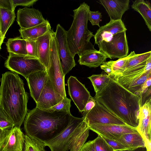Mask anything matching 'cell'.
<instances>
[{
    "instance_id": "34",
    "label": "cell",
    "mask_w": 151,
    "mask_h": 151,
    "mask_svg": "<svg viewBox=\"0 0 151 151\" xmlns=\"http://www.w3.org/2000/svg\"><path fill=\"white\" fill-rule=\"evenodd\" d=\"M14 126V125L0 108V128L9 129Z\"/></svg>"
},
{
    "instance_id": "41",
    "label": "cell",
    "mask_w": 151,
    "mask_h": 151,
    "mask_svg": "<svg viewBox=\"0 0 151 151\" xmlns=\"http://www.w3.org/2000/svg\"><path fill=\"white\" fill-rule=\"evenodd\" d=\"M80 151H95L93 140L84 143Z\"/></svg>"
},
{
    "instance_id": "3",
    "label": "cell",
    "mask_w": 151,
    "mask_h": 151,
    "mask_svg": "<svg viewBox=\"0 0 151 151\" xmlns=\"http://www.w3.org/2000/svg\"><path fill=\"white\" fill-rule=\"evenodd\" d=\"M73 115L70 113L50 112L36 107L27 113L24 121L26 135L44 143L50 140L69 125Z\"/></svg>"
},
{
    "instance_id": "35",
    "label": "cell",
    "mask_w": 151,
    "mask_h": 151,
    "mask_svg": "<svg viewBox=\"0 0 151 151\" xmlns=\"http://www.w3.org/2000/svg\"><path fill=\"white\" fill-rule=\"evenodd\" d=\"M101 137L113 148L114 151H120L129 149H132L129 147L124 145L117 141L110 139L104 137Z\"/></svg>"
},
{
    "instance_id": "9",
    "label": "cell",
    "mask_w": 151,
    "mask_h": 151,
    "mask_svg": "<svg viewBox=\"0 0 151 151\" xmlns=\"http://www.w3.org/2000/svg\"><path fill=\"white\" fill-rule=\"evenodd\" d=\"M55 33L63 73L65 76L76 64L74 57L71 55L68 47L66 31L60 24H58Z\"/></svg>"
},
{
    "instance_id": "19",
    "label": "cell",
    "mask_w": 151,
    "mask_h": 151,
    "mask_svg": "<svg viewBox=\"0 0 151 151\" xmlns=\"http://www.w3.org/2000/svg\"><path fill=\"white\" fill-rule=\"evenodd\" d=\"M48 78V76L46 70L32 73L26 78L30 95L36 103L37 101Z\"/></svg>"
},
{
    "instance_id": "29",
    "label": "cell",
    "mask_w": 151,
    "mask_h": 151,
    "mask_svg": "<svg viewBox=\"0 0 151 151\" xmlns=\"http://www.w3.org/2000/svg\"><path fill=\"white\" fill-rule=\"evenodd\" d=\"M88 78L91 82L96 93L104 88L109 83L111 79L108 75L103 74L93 75Z\"/></svg>"
},
{
    "instance_id": "4",
    "label": "cell",
    "mask_w": 151,
    "mask_h": 151,
    "mask_svg": "<svg viewBox=\"0 0 151 151\" xmlns=\"http://www.w3.org/2000/svg\"><path fill=\"white\" fill-rule=\"evenodd\" d=\"M127 29L122 20H110L100 27L94 35L99 51L111 59L127 56L129 47L126 35Z\"/></svg>"
},
{
    "instance_id": "14",
    "label": "cell",
    "mask_w": 151,
    "mask_h": 151,
    "mask_svg": "<svg viewBox=\"0 0 151 151\" xmlns=\"http://www.w3.org/2000/svg\"><path fill=\"white\" fill-rule=\"evenodd\" d=\"M88 126L89 129L96 132L98 135L114 140H117L124 134L137 132V129L126 124H95Z\"/></svg>"
},
{
    "instance_id": "7",
    "label": "cell",
    "mask_w": 151,
    "mask_h": 151,
    "mask_svg": "<svg viewBox=\"0 0 151 151\" xmlns=\"http://www.w3.org/2000/svg\"><path fill=\"white\" fill-rule=\"evenodd\" d=\"M46 71L56 93L63 98L66 97L65 76L63 73L54 32L52 37L49 66Z\"/></svg>"
},
{
    "instance_id": "30",
    "label": "cell",
    "mask_w": 151,
    "mask_h": 151,
    "mask_svg": "<svg viewBox=\"0 0 151 151\" xmlns=\"http://www.w3.org/2000/svg\"><path fill=\"white\" fill-rule=\"evenodd\" d=\"M46 145L42 142L24 135V143L22 151H46Z\"/></svg>"
},
{
    "instance_id": "24",
    "label": "cell",
    "mask_w": 151,
    "mask_h": 151,
    "mask_svg": "<svg viewBox=\"0 0 151 151\" xmlns=\"http://www.w3.org/2000/svg\"><path fill=\"white\" fill-rule=\"evenodd\" d=\"M131 7L140 14L149 31H151V5L150 2L147 0H136L133 1Z\"/></svg>"
},
{
    "instance_id": "40",
    "label": "cell",
    "mask_w": 151,
    "mask_h": 151,
    "mask_svg": "<svg viewBox=\"0 0 151 151\" xmlns=\"http://www.w3.org/2000/svg\"><path fill=\"white\" fill-rule=\"evenodd\" d=\"M100 66L101 69L103 70L110 77L112 73L111 60L106 61Z\"/></svg>"
},
{
    "instance_id": "13",
    "label": "cell",
    "mask_w": 151,
    "mask_h": 151,
    "mask_svg": "<svg viewBox=\"0 0 151 151\" xmlns=\"http://www.w3.org/2000/svg\"><path fill=\"white\" fill-rule=\"evenodd\" d=\"M70 96L79 111L82 112L91 96L85 85L75 77L70 76L67 81Z\"/></svg>"
},
{
    "instance_id": "26",
    "label": "cell",
    "mask_w": 151,
    "mask_h": 151,
    "mask_svg": "<svg viewBox=\"0 0 151 151\" xmlns=\"http://www.w3.org/2000/svg\"><path fill=\"white\" fill-rule=\"evenodd\" d=\"M6 45L8 52L19 55H27L26 40L20 37L9 39Z\"/></svg>"
},
{
    "instance_id": "25",
    "label": "cell",
    "mask_w": 151,
    "mask_h": 151,
    "mask_svg": "<svg viewBox=\"0 0 151 151\" xmlns=\"http://www.w3.org/2000/svg\"><path fill=\"white\" fill-rule=\"evenodd\" d=\"M116 141L129 147L131 149L145 147V141L138 132L124 134Z\"/></svg>"
},
{
    "instance_id": "20",
    "label": "cell",
    "mask_w": 151,
    "mask_h": 151,
    "mask_svg": "<svg viewBox=\"0 0 151 151\" xmlns=\"http://www.w3.org/2000/svg\"><path fill=\"white\" fill-rule=\"evenodd\" d=\"M53 32L51 29L44 35L34 40L37 45L38 59L46 70L49 65L51 43Z\"/></svg>"
},
{
    "instance_id": "38",
    "label": "cell",
    "mask_w": 151,
    "mask_h": 151,
    "mask_svg": "<svg viewBox=\"0 0 151 151\" xmlns=\"http://www.w3.org/2000/svg\"><path fill=\"white\" fill-rule=\"evenodd\" d=\"M14 7L18 6L30 7L33 6L38 0H12Z\"/></svg>"
},
{
    "instance_id": "5",
    "label": "cell",
    "mask_w": 151,
    "mask_h": 151,
    "mask_svg": "<svg viewBox=\"0 0 151 151\" xmlns=\"http://www.w3.org/2000/svg\"><path fill=\"white\" fill-rule=\"evenodd\" d=\"M90 10V6L85 2L74 10L73 22L66 31L68 47L74 57L76 54L80 56L86 52L96 50L90 41L94 35L87 27Z\"/></svg>"
},
{
    "instance_id": "12",
    "label": "cell",
    "mask_w": 151,
    "mask_h": 151,
    "mask_svg": "<svg viewBox=\"0 0 151 151\" xmlns=\"http://www.w3.org/2000/svg\"><path fill=\"white\" fill-rule=\"evenodd\" d=\"M151 98L140 107L137 132L143 137L147 151H151Z\"/></svg>"
},
{
    "instance_id": "28",
    "label": "cell",
    "mask_w": 151,
    "mask_h": 151,
    "mask_svg": "<svg viewBox=\"0 0 151 151\" xmlns=\"http://www.w3.org/2000/svg\"><path fill=\"white\" fill-rule=\"evenodd\" d=\"M136 54L134 51H132L126 57L119 59L116 61L111 60L112 73L110 77L112 78L121 74L124 71L128 61Z\"/></svg>"
},
{
    "instance_id": "37",
    "label": "cell",
    "mask_w": 151,
    "mask_h": 151,
    "mask_svg": "<svg viewBox=\"0 0 151 151\" xmlns=\"http://www.w3.org/2000/svg\"><path fill=\"white\" fill-rule=\"evenodd\" d=\"M96 102L94 97L91 96H90L83 112V117L84 118L90 111L95 106Z\"/></svg>"
},
{
    "instance_id": "33",
    "label": "cell",
    "mask_w": 151,
    "mask_h": 151,
    "mask_svg": "<svg viewBox=\"0 0 151 151\" xmlns=\"http://www.w3.org/2000/svg\"><path fill=\"white\" fill-rule=\"evenodd\" d=\"M26 42V49L27 56L38 59L37 44L34 40H25Z\"/></svg>"
},
{
    "instance_id": "6",
    "label": "cell",
    "mask_w": 151,
    "mask_h": 151,
    "mask_svg": "<svg viewBox=\"0 0 151 151\" xmlns=\"http://www.w3.org/2000/svg\"><path fill=\"white\" fill-rule=\"evenodd\" d=\"M150 77L151 56L146 61L132 68L112 79L138 96L143 85Z\"/></svg>"
},
{
    "instance_id": "11",
    "label": "cell",
    "mask_w": 151,
    "mask_h": 151,
    "mask_svg": "<svg viewBox=\"0 0 151 151\" xmlns=\"http://www.w3.org/2000/svg\"><path fill=\"white\" fill-rule=\"evenodd\" d=\"M83 117L78 118L73 116L69 125L63 131L56 137L44 143L51 151H67L71 137L74 130L84 119Z\"/></svg>"
},
{
    "instance_id": "21",
    "label": "cell",
    "mask_w": 151,
    "mask_h": 151,
    "mask_svg": "<svg viewBox=\"0 0 151 151\" xmlns=\"http://www.w3.org/2000/svg\"><path fill=\"white\" fill-rule=\"evenodd\" d=\"M89 130L84 118L75 129L71 137L69 150L80 151L89 136Z\"/></svg>"
},
{
    "instance_id": "42",
    "label": "cell",
    "mask_w": 151,
    "mask_h": 151,
    "mask_svg": "<svg viewBox=\"0 0 151 151\" xmlns=\"http://www.w3.org/2000/svg\"><path fill=\"white\" fill-rule=\"evenodd\" d=\"M10 129H4L0 128V145L4 140Z\"/></svg>"
},
{
    "instance_id": "23",
    "label": "cell",
    "mask_w": 151,
    "mask_h": 151,
    "mask_svg": "<svg viewBox=\"0 0 151 151\" xmlns=\"http://www.w3.org/2000/svg\"><path fill=\"white\" fill-rule=\"evenodd\" d=\"M49 22L47 20L42 23L31 28L19 30L20 37L25 40H35L42 36L51 29Z\"/></svg>"
},
{
    "instance_id": "39",
    "label": "cell",
    "mask_w": 151,
    "mask_h": 151,
    "mask_svg": "<svg viewBox=\"0 0 151 151\" xmlns=\"http://www.w3.org/2000/svg\"><path fill=\"white\" fill-rule=\"evenodd\" d=\"M0 7L12 11H14L15 9L12 0H0Z\"/></svg>"
},
{
    "instance_id": "8",
    "label": "cell",
    "mask_w": 151,
    "mask_h": 151,
    "mask_svg": "<svg viewBox=\"0 0 151 151\" xmlns=\"http://www.w3.org/2000/svg\"><path fill=\"white\" fill-rule=\"evenodd\" d=\"M5 66L12 72L22 75L25 78L31 73L46 69L39 59L26 55H19L9 52Z\"/></svg>"
},
{
    "instance_id": "31",
    "label": "cell",
    "mask_w": 151,
    "mask_h": 151,
    "mask_svg": "<svg viewBox=\"0 0 151 151\" xmlns=\"http://www.w3.org/2000/svg\"><path fill=\"white\" fill-rule=\"evenodd\" d=\"M71 99L65 97L60 102L54 106L49 109L43 110L49 112H52L55 111L70 113Z\"/></svg>"
},
{
    "instance_id": "15",
    "label": "cell",
    "mask_w": 151,
    "mask_h": 151,
    "mask_svg": "<svg viewBox=\"0 0 151 151\" xmlns=\"http://www.w3.org/2000/svg\"><path fill=\"white\" fill-rule=\"evenodd\" d=\"M42 13L34 8L25 7L19 9L17 21L20 28L26 29L40 24L45 21Z\"/></svg>"
},
{
    "instance_id": "2",
    "label": "cell",
    "mask_w": 151,
    "mask_h": 151,
    "mask_svg": "<svg viewBox=\"0 0 151 151\" xmlns=\"http://www.w3.org/2000/svg\"><path fill=\"white\" fill-rule=\"evenodd\" d=\"M0 108L15 126L19 127L27 113L28 96L23 81L18 75L7 71L2 74Z\"/></svg>"
},
{
    "instance_id": "32",
    "label": "cell",
    "mask_w": 151,
    "mask_h": 151,
    "mask_svg": "<svg viewBox=\"0 0 151 151\" xmlns=\"http://www.w3.org/2000/svg\"><path fill=\"white\" fill-rule=\"evenodd\" d=\"M95 151H114L113 148L100 135L93 140Z\"/></svg>"
},
{
    "instance_id": "17",
    "label": "cell",
    "mask_w": 151,
    "mask_h": 151,
    "mask_svg": "<svg viewBox=\"0 0 151 151\" xmlns=\"http://www.w3.org/2000/svg\"><path fill=\"white\" fill-rule=\"evenodd\" d=\"M63 98L56 93L48 76L47 81L36 103V107L42 110L46 109L54 106Z\"/></svg>"
},
{
    "instance_id": "10",
    "label": "cell",
    "mask_w": 151,
    "mask_h": 151,
    "mask_svg": "<svg viewBox=\"0 0 151 151\" xmlns=\"http://www.w3.org/2000/svg\"><path fill=\"white\" fill-rule=\"evenodd\" d=\"M96 101L95 106L84 118L88 126L95 124L126 125L122 120Z\"/></svg>"
},
{
    "instance_id": "16",
    "label": "cell",
    "mask_w": 151,
    "mask_h": 151,
    "mask_svg": "<svg viewBox=\"0 0 151 151\" xmlns=\"http://www.w3.org/2000/svg\"><path fill=\"white\" fill-rule=\"evenodd\" d=\"M24 135L20 127L14 126L11 128L0 145L2 151H22Z\"/></svg>"
},
{
    "instance_id": "36",
    "label": "cell",
    "mask_w": 151,
    "mask_h": 151,
    "mask_svg": "<svg viewBox=\"0 0 151 151\" xmlns=\"http://www.w3.org/2000/svg\"><path fill=\"white\" fill-rule=\"evenodd\" d=\"M102 17L101 13L99 11H89L88 15V20L92 25H96L100 27L99 22Z\"/></svg>"
},
{
    "instance_id": "46",
    "label": "cell",
    "mask_w": 151,
    "mask_h": 151,
    "mask_svg": "<svg viewBox=\"0 0 151 151\" xmlns=\"http://www.w3.org/2000/svg\"><path fill=\"white\" fill-rule=\"evenodd\" d=\"M0 32H1V27H0Z\"/></svg>"
},
{
    "instance_id": "47",
    "label": "cell",
    "mask_w": 151,
    "mask_h": 151,
    "mask_svg": "<svg viewBox=\"0 0 151 151\" xmlns=\"http://www.w3.org/2000/svg\"><path fill=\"white\" fill-rule=\"evenodd\" d=\"M0 151H2L0 149Z\"/></svg>"
},
{
    "instance_id": "18",
    "label": "cell",
    "mask_w": 151,
    "mask_h": 151,
    "mask_svg": "<svg viewBox=\"0 0 151 151\" xmlns=\"http://www.w3.org/2000/svg\"><path fill=\"white\" fill-rule=\"evenodd\" d=\"M99 2L106 9L110 20H122L123 14L129 9V0H100Z\"/></svg>"
},
{
    "instance_id": "1",
    "label": "cell",
    "mask_w": 151,
    "mask_h": 151,
    "mask_svg": "<svg viewBox=\"0 0 151 151\" xmlns=\"http://www.w3.org/2000/svg\"><path fill=\"white\" fill-rule=\"evenodd\" d=\"M96 101L132 127H137L139 122L140 97L113 79L101 90L96 93Z\"/></svg>"
},
{
    "instance_id": "45",
    "label": "cell",
    "mask_w": 151,
    "mask_h": 151,
    "mask_svg": "<svg viewBox=\"0 0 151 151\" xmlns=\"http://www.w3.org/2000/svg\"><path fill=\"white\" fill-rule=\"evenodd\" d=\"M1 78H0V83L1 82Z\"/></svg>"
},
{
    "instance_id": "43",
    "label": "cell",
    "mask_w": 151,
    "mask_h": 151,
    "mask_svg": "<svg viewBox=\"0 0 151 151\" xmlns=\"http://www.w3.org/2000/svg\"><path fill=\"white\" fill-rule=\"evenodd\" d=\"M120 151H147L145 147H139L135 149H129Z\"/></svg>"
},
{
    "instance_id": "22",
    "label": "cell",
    "mask_w": 151,
    "mask_h": 151,
    "mask_svg": "<svg viewBox=\"0 0 151 151\" xmlns=\"http://www.w3.org/2000/svg\"><path fill=\"white\" fill-rule=\"evenodd\" d=\"M107 57L99 50L86 52L79 56L78 62L82 65L96 68L106 61Z\"/></svg>"
},
{
    "instance_id": "27",
    "label": "cell",
    "mask_w": 151,
    "mask_h": 151,
    "mask_svg": "<svg viewBox=\"0 0 151 151\" xmlns=\"http://www.w3.org/2000/svg\"><path fill=\"white\" fill-rule=\"evenodd\" d=\"M15 17L14 11L0 7L1 32L4 36H5L8 30L14 22Z\"/></svg>"
},
{
    "instance_id": "44",
    "label": "cell",
    "mask_w": 151,
    "mask_h": 151,
    "mask_svg": "<svg viewBox=\"0 0 151 151\" xmlns=\"http://www.w3.org/2000/svg\"><path fill=\"white\" fill-rule=\"evenodd\" d=\"M5 38V36H4L1 32H0V50L1 49V45L2 44Z\"/></svg>"
}]
</instances>
